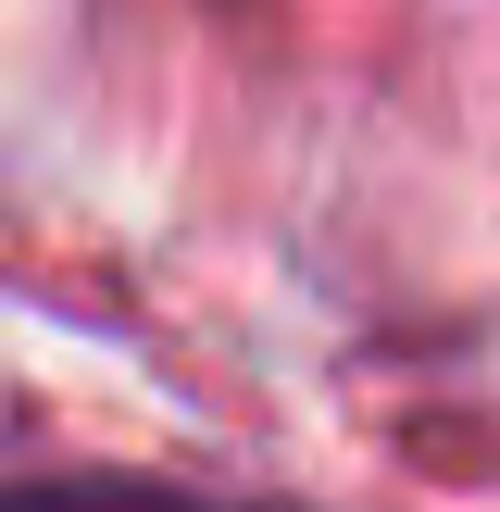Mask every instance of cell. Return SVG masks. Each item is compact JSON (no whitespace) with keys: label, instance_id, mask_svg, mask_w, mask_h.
Here are the masks:
<instances>
[{"label":"cell","instance_id":"cell-1","mask_svg":"<svg viewBox=\"0 0 500 512\" xmlns=\"http://www.w3.org/2000/svg\"><path fill=\"white\" fill-rule=\"evenodd\" d=\"M0 512H275V500H200L163 475H38V488H0Z\"/></svg>","mask_w":500,"mask_h":512}]
</instances>
